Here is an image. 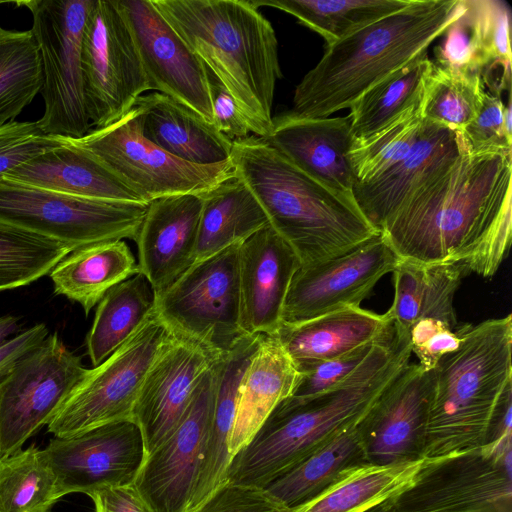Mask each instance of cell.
<instances>
[{
    "label": "cell",
    "instance_id": "cell-1",
    "mask_svg": "<svg viewBox=\"0 0 512 512\" xmlns=\"http://www.w3.org/2000/svg\"><path fill=\"white\" fill-rule=\"evenodd\" d=\"M511 177L512 151L462 148L405 200L380 233L399 259L460 263L469 273L492 277L511 244Z\"/></svg>",
    "mask_w": 512,
    "mask_h": 512
},
{
    "label": "cell",
    "instance_id": "cell-2",
    "mask_svg": "<svg viewBox=\"0 0 512 512\" xmlns=\"http://www.w3.org/2000/svg\"><path fill=\"white\" fill-rule=\"evenodd\" d=\"M411 354L408 334L393 328L339 385L301 403L282 401L255 437L234 455L227 480L265 488L289 472L359 424L409 364Z\"/></svg>",
    "mask_w": 512,
    "mask_h": 512
},
{
    "label": "cell",
    "instance_id": "cell-3",
    "mask_svg": "<svg viewBox=\"0 0 512 512\" xmlns=\"http://www.w3.org/2000/svg\"><path fill=\"white\" fill-rule=\"evenodd\" d=\"M231 161L301 266L342 255L380 233L353 195L310 176L261 137L234 140Z\"/></svg>",
    "mask_w": 512,
    "mask_h": 512
},
{
    "label": "cell",
    "instance_id": "cell-4",
    "mask_svg": "<svg viewBox=\"0 0 512 512\" xmlns=\"http://www.w3.org/2000/svg\"><path fill=\"white\" fill-rule=\"evenodd\" d=\"M465 11L464 0H413L326 46L296 86L290 114L324 118L350 108L392 74L427 57L430 45Z\"/></svg>",
    "mask_w": 512,
    "mask_h": 512
},
{
    "label": "cell",
    "instance_id": "cell-5",
    "mask_svg": "<svg viewBox=\"0 0 512 512\" xmlns=\"http://www.w3.org/2000/svg\"><path fill=\"white\" fill-rule=\"evenodd\" d=\"M208 70L226 87L250 131L266 138L282 77L271 23L250 0H153Z\"/></svg>",
    "mask_w": 512,
    "mask_h": 512
},
{
    "label": "cell",
    "instance_id": "cell-6",
    "mask_svg": "<svg viewBox=\"0 0 512 512\" xmlns=\"http://www.w3.org/2000/svg\"><path fill=\"white\" fill-rule=\"evenodd\" d=\"M459 348L436 367L419 457L434 460L476 450L490 437L512 394L511 314L455 330Z\"/></svg>",
    "mask_w": 512,
    "mask_h": 512
},
{
    "label": "cell",
    "instance_id": "cell-7",
    "mask_svg": "<svg viewBox=\"0 0 512 512\" xmlns=\"http://www.w3.org/2000/svg\"><path fill=\"white\" fill-rule=\"evenodd\" d=\"M239 245L194 263L155 297L168 333L214 360L247 335L240 325Z\"/></svg>",
    "mask_w": 512,
    "mask_h": 512
},
{
    "label": "cell",
    "instance_id": "cell-8",
    "mask_svg": "<svg viewBox=\"0 0 512 512\" xmlns=\"http://www.w3.org/2000/svg\"><path fill=\"white\" fill-rule=\"evenodd\" d=\"M95 0H30L31 32L38 45L45 110L37 121L44 133L81 138L91 126L85 105L82 42Z\"/></svg>",
    "mask_w": 512,
    "mask_h": 512
},
{
    "label": "cell",
    "instance_id": "cell-9",
    "mask_svg": "<svg viewBox=\"0 0 512 512\" xmlns=\"http://www.w3.org/2000/svg\"><path fill=\"white\" fill-rule=\"evenodd\" d=\"M147 203L89 199L0 180V223L73 250L137 237Z\"/></svg>",
    "mask_w": 512,
    "mask_h": 512
},
{
    "label": "cell",
    "instance_id": "cell-10",
    "mask_svg": "<svg viewBox=\"0 0 512 512\" xmlns=\"http://www.w3.org/2000/svg\"><path fill=\"white\" fill-rule=\"evenodd\" d=\"M68 139L96 156L145 203L179 194L204 196L234 175L231 159L197 165L151 143L141 132L136 106L103 128Z\"/></svg>",
    "mask_w": 512,
    "mask_h": 512
},
{
    "label": "cell",
    "instance_id": "cell-11",
    "mask_svg": "<svg viewBox=\"0 0 512 512\" xmlns=\"http://www.w3.org/2000/svg\"><path fill=\"white\" fill-rule=\"evenodd\" d=\"M168 331L155 308L101 364L88 369L48 424L55 437L132 419L145 374Z\"/></svg>",
    "mask_w": 512,
    "mask_h": 512
},
{
    "label": "cell",
    "instance_id": "cell-12",
    "mask_svg": "<svg viewBox=\"0 0 512 512\" xmlns=\"http://www.w3.org/2000/svg\"><path fill=\"white\" fill-rule=\"evenodd\" d=\"M87 370L54 332L0 377V459L51 422Z\"/></svg>",
    "mask_w": 512,
    "mask_h": 512
},
{
    "label": "cell",
    "instance_id": "cell-13",
    "mask_svg": "<svg viewBox=\"0 0 512 512\" xmlns=\"http://www.w3.org/2000/svg\"><path fill=\"white\" fill-rule=\"evenodd\" d=\"M81 63L86 111L95 129L120 119L151 90L118 0H95L84 30Z\"/></svg>",
    "mask_w": 512,
    "mask_h": 512
},
{
    "label": "cell",
    "instance_id": "cell-14",
    "mask_svg": "<svg viewBox=\"0 0 512 512\" xmlns=\"http://www.w3.org/2000/svg\"><path fill=\"white\" fill-rule=\"evenodd\" d=\"M380 505L387 512H512V456L479 448L425 459L415 481Z\"/></svg>",
    "mask_w": 512,
    "mask_h": 512
},
{
    "label": "cell",
    "instance_id": "cell-15",
    "mask_svg": "<svg viewBox=\"0 0 512 512\" xmlns=\"http://www.w3.org/2000/svg\"><path fill=\"white\" fill-rule=\"evenodd\" d=\"M62 498L110 486L134 484L147 457L144 438L133 419L83 433L52 438L43 449Z\"/></svg>",
    "mask_w": 512,
    "mask_h": 512
},
{
    "label": "cell",
    "instance_id": "cell-16",
    "mask_svg": "<svg viewBox=\"0 0 512 512\" xmlns=\"http://www.w3.org/2000/svg\"><path fill=\"white\" fill-rule=\"evenodd\" d=\"M398 261L379 233L342 255L301 266L292 278L282 323H299L360 306L379 280L393 272Z\"/></svg>",
    "mask_w": 512,
    "mask_h": 512
},
{
    "label": "cell",
    "instance_id": "cell-17",
    "mask_svg": "<svg viewBox=\"0 0 512 512\" xmlns=\"http://www.w3.org/2000/svg\"><path fill=\"white\" fill-rule=\"evenodd\" d=\"M150 89L171 97L213 124L208 70L153 0H118Z\"/></svg>",
    "mask_w": 512,
    "mask_h": 512
},
{
    "label": "cell",
    "instance_id": "cell-18",
    "mask_svg": "<svg viewBox=\"0 0 512 512\" xmlns=\"http://www.w3.org/2000/svg\"><path fill=\"white\" fill-rule=\"evenodd\" d=\"M215 381L211 365L176 428L147 455L136 477L135 487L155 512H188L212 417Z\"/></svg>",
    "mask_w": 512,
    "mask_h": 512
},
{
    "label": "cell",
    "instance_id": "cell-19",
    "mask_svg": "<svg viewBox=\"0 0 512 512\" xmlns=\"http://www.w3.org/2000/svg\"><path fill=\"white\" fill-rule=\"evenodd\" d=\"M214 361L203 350L170 333L164 338L145 374L132 412L147 455L176 428Z\"/></svg>",
    "mask_w": 512,
    "mask_h": 512
},
{
    "label": "cell",
    "instance_id": "cell-20",
    "mask_svg": "<svg viewBox=\"0 0 512 512\" xmlns=\"http://www.w3.org/2000/svg\"><path fill=\"white\" fill-rule=\"evenodd\" d=\"M435 385V371L408 364L359 423L368 462L420 458L419 449Z\"/></svg>",
    "mask_w": 512,
    "mask_h": 512
},
{
    "label": "cell",
    "instance_id": "cell-21",
    "mask_svg": "<svg viewBox=\"0 0 512 512\" xmlns=\"http://www.w3.org/2000/svg\"><path fill=\"white\" fill-rule=\"evenodd\" d=\"M465 11L444 32L435 64L479 75L488 92L511 84L509 6L499 0H464Z\"/></svg>",
    "mask_w": 512,
    "mask_h": 512
},
{
    "label": "cell",
    "instance_id": "cell-22",
    "mask_svg": "<svg viewBox=\"0 0 512 512\" xmlns=\"http://www.w3.org/2000/svg\"><path fill=\"white\" fill-rule=\"evenodd\" d=\"M300 267L294 250L270 224L240 243V325L245 334H276L292 278Z\"/></svg>",
    "mask_w": 512,
    "mask_h": 512
},
{
    "label": "cell",
    "instance_id": "cell-23",
    "mask_svg": "<svg viewBox=\"0 0 512 512\" xmlns=\"http://www.w3.org/2000/svg\"><path fill=\"white\" fill-rule=\"evenodd\" d=\"M203 196L179 194L148 203L135 243L138 269L155 297L194 263Z\"/></svg>",
    "mask_w": 512,
    "mask_h": 512
},
{
    "label": "cell",
    "instance_id": "cell-24",
    "mask_svg": "<svg viewBox=\"0 0 512 512\" xmlns=\"http://www.w3.org/2000/svg\"><path fill=\"white\" fill-rule=\"evenodd\" d=\"M458 132L423 119L410 150L376 178L353 189V197L369 222L381 230L384 223L424 182L461 153Z\"/></svg>",
    "mask_w": 512,
    "mask_h": 512
},
{
    "label": "cell",
    "instance_id": "cell-25",
    "mask_svg": "<svg viewBox=\"0 0 512 512\" xmlns=\"http://www.w3.org/2000/svg\"><path fill=\"white\" fill-rule=\"evenodd\" d=\"M272 120L263 139L310 176L353 195L355 177L347 153L354 139L348 115L301 118L286 112Z\"/></svg>",
    "mask_w": 512,
    "mask_h": 512
},
{
    "label": "cell",
    "instance_id": "cell-26",
    "mask_svg": "<svg viewBox=\"0 0 512 512\" xmlns=\"http://www.w3.org/2000/svg\"><path fill=\"white\" fill-rule=\"evenodd\" d=\"M392 328L393 323L385 314L358 306L299 323H281L273 336L301 374L324 361L376 342Z\"/></svg>",
    "mask_w": 512,
    "mask_h": 512
},
{
    "label": "cell",
    "instance_id": "cell-27",
    "mask_svg": "<svg viewBox=\"0 0 512 512\" xmlns=\"http://www.w3.org/2000/svg\"><path fill=\"white\" fill-rule=\"evenodd\" d=\"M259 341L260 335H246L212 364L216 379L214 405L188 512L202 506L227 481L238 386Z\"/></svg>",
    "mask_w": 512,
    "mask_h": 512
},
{
    "label": "cell",
    "instance_id": "cell-28",
    "mask_svg": "<svg viewBox=\"0 0 512 512\" xmlns=\"http://www.w3.org/2000/svg\"><path fill=\"white\" fill-rule=\"evenodd\" d=\"M60 139V146L30 159L4 178L76 197L145 203L96 156L68 138Z\"/></svg>",
    "mask_w": 512,
    "mask_h": 512
},
{
    "label": "cell",
    "instance_id": "cell-29",
    "mask_svg": "<svg viewBox=\"0 0 512 512\" xmlns=\"http://www.w3.org/2000/svg\"><path fill=\"white\" fill-rule=\"evenodd\" d=\"M299 375L278 340L261 334L238 386L229 439L231 458L255 437L276 407L291 396Z\"/></svg>",
    "mask_w": 512,
    "mask_h": 512
},
{
    "label": "cell",
    "instance_id": "cell-30",
    "mask_svg": "<svg viewBox=\"0 0 512 512\" xmlns=\"http://www.w3.org/2000/svg\"><path fill=\"white\" fill-rule=\"evenodd\" d=\"M134 106L143 136L170 155L197 165L231 159L233 141L171 97L154 91L142 95Z\"/></svg>",
    "mask_w": 512,
    "mask_h": 512
},
{
    "label": "cell",
    "instance_id": "cell-31",
    "mask_svg": "<svg viewBox=\"0 0 512 512\" xmlns=\"http://www.w3.org/2000/svg\"><path fill=\"white\" fill-rule=\"evenodd\" d=\"M394 275V300L385 313L393 325L408 333L418 320L432 318L456 330L454 296L464 275L460 263L421 264L399 259Z\"/></svg>",
    "mask_w": 512,
    "mask_h": 512
},
{
    "label": "cell",
    "instance_id": "cell-32",
    "mask_svg": "<svg viewBox=\"0 0 512 512\" xmlns=\"http://www.w3.org/2000/svg\"><path fill=\"white\" fill-rule=\"evenodd\" d=\"M424 463L417 458L350 465L316 496L287 512H367L406 490Z\"/></svg>",
    "mask_w": 512,
    "mask_h": 512
},
{
    "label": "cell",
    "instance_id": "cell-33",
    "mask_svg": "<svg viewBox=\"0 0 512 512\" xmlns=\"http://www.w3.org/2000/svg\"><path fill=\"white\" fill-rule=\"evenodd\" d=\"M138 273L130 247L117 240L74 249L49 275L55 294L79 303L88 315L111 288Z\"/></svg>",
    "mask_w": 512,
    "mask_h": 512
},
{
    "label": "cell",
    "instance_id": "cell-34",
    "mask_svg": "<svg viewBox=\"0 0 512 512\" xmlns=\"http://www.w3.org/2000/svg\"><path fill=\"white\" fill-rule=\"evenodd\" d=\"M268 224L256 197L234 174L203 196L194 263L242 243Z\"/></svg>",
    "mask_w": 512,
    "mask_h": 512
},
{
    "label": "cell",
    "instance_id": "cell-35",
    "mask_svg": "<svg viewBox=\"0 0 512 512\" xmlns=\"http://www.w3.org/2000/svg\"><path fill=\"white\" fill-rule=\"evenodd\" d=\"M155 295L147 278L138 273L111 288L98 303L86 337L93 366L101 364L137 329L153 310Z\"/></svg>",
    "mask_w": 512,
    "mask_h": 512
},
{
    "label": "cell",
    "instance_id": "cell-36",
    "mask_svg": "<svg viewBox=\"0 0 512 512\" xmlns=\"http://www.w3.org/2000/svg\"><path fill=\"white\" fill-rule=\"evenodd\" d=\"M358 425L340 433L265 489L289 510L316 496L346 467L368 462Z\"/></svg>",
    "mask_w": 512,
    "mask_h": 512
},
{
    "label": "cell",
    "instance_id": "cell-37",
    "mask_svg": "<svg viewBox=\"0 0 512 512\" xmlns=\"http://www.w3.org/2000/svg\"><path fill=\"white\" fill-rule=\"evenodd\" d=\"M413 0H250L294 16L331 45L362 27L409 6Z\"/></svg>",
    "mask_w": 512,
    "mask_h": 512
},
{
    "label": "cell",
    "instance_id": "cell-38",
    "mask_svg": "<svg viewBox=\"0 0 512 512\" xmlns=\"http://www.w3.org/2000/svg\"><path fill=\"white\" fill-rule=\"evenodd\" d=\"M432 66L427 56L387 77L354 102L348 114L354 141L371 136L421 103Z\"/></svg>",
    "mask_w": 512,
    "mask_h": 512
},
{
    "label": "cell",
    "instance_id": "cell-39",
    "mask_svg": "<svg viewBox=\"0 0 512 512\" xmlns=\"http://www.w3.org/2000/svg\"><path fill=\"white\" fill-rule=\"evenodd\" d=\"M60 498L53 471L35 444L0 459V512H51Z\"/></svg>",
    "mask_w": 512,
    "mask_h": 512
},
{
    "label": "cell",
    "instance_id": "cell-40",
    "mask_svg": "<svg viewBox=\"0 0 512 512\" xmlns=\"http://www.w3.org/2000/svg\"><path fill=\"white\" fill-rule=\"evenodd\" d=\"M38 45L31 30L0 26V123L11 121L43 87Z\"/></svg>",
    "mask_w": 512,
    "mask_h": 512
},
{
    "label": "cell",
    "instance_id": "cell-41",
    "mask_svg": "<svg viewBox=\"0 0 512 512\" xmlns=\"http://www.w3.org/2000/svg\"><path fill=\"white\" fill-rule=\"evenodd\" d=\"M486 91L479 75L433 62L420 105L422 118L461 132L476 116Z\"/></svg>",
    "mask_w": 512,
    "mask_h": 512
},
{
    "label": "cell",
    "instance_id": "cell-42",
    "mask_svg": "<svg viewBox=\"0 0 512 512\" xmlns=\"http://www.w3.org/2000/svg\"><path fill=\"white\" fill-rule=\"evenodd\" d=\"M71 251L61 242L0 223V291L36 281Z\"/></svg>",
    "mask_w": 512,
    "mask_h": 512
},
{
    "label": "cell",
    "instance_id": "cell-43",
    "mask_svg": "<svg viewBox=\"0 0 512 512\" xmlns=\"http://www.w3.org/2000/svg\"><path fill=\"white\" fill-rule=\"evenodd\" d=\"M420 105L412 106L371 136L353 141L347 158L355 185L376 178L410 150L423 123Z\"/></svg>",
    "mask_w": 512,
    "mask_h": 512
},
{
    "label": "cell",
    "instance_id": "cell-44",
    "mask_svg": "<svg viewBox=\"0 0 512 512\" xmlns=\"http://www.w3.org/2000/svg\"><path fill=\"white\" fill-rule=\"evenodd\" d=\"M458 134L462 148L472 153L512 151L510 103L486 91L476 116Z\"/></svg>",
    "mask_w": 512,
    "mask_h": 512
},
{
    "label": "cell",
    "instance_id": "cell-45",
    "mask_svg": "<svg viewBox=\"0 0 512 512\" xmlns=\"http://www.w3.org/2000/svg\"><path fill=\"white\" fill-rule=\"evenodd\" d=\"M61 144L59 136L44 133L37 121L0 123V180L18 166Z\"/></svg>",
    "mask_w": 512,
    "mask_h": 512
},
{
    "label": "cell",
    "instance_id": "cell-46",
    "mask_svg": "<svg viewBox=\"0 0 512 512\" xmlns=\"http://www.w3.org/2000/svg\"><path fill=\"white\" fill-rule=\"evenodd\" d=\"M374 343L324 361L301 373L293 393L285 400L290 403H301L339 385L363 363Z\"/></svg>",
    "mask_w": 512,
    "mask_h": 512
},
{
    "label": "cell",
    "instance_id": "cell-47",
    "mask_svg": "<svg viewBox=\"0 0 512 512\" xmlns=\"http://www.w3.org/2000/svg\"><path fill=\"white\" fill-rule=\"evenodd\" d=\"M408 335L412 353L426 370H433L444 355L457 350L461 344V338L455 330L432 318L416 321Z\"/></svg>",
    "mask_w": 512,
    "mask_h": 512
},
{
    "label": "cell",
    "instance_id": "cell-48",
    "mask_svg": "<svg viewBox=\"0 0 512 512\" xmlns=\"http://www.w3.org/2000/svg\"><path fill=\"white\" fill-rule=\"evenodd\" d=\"M265 488L226 481L194 512H287Z\"/></svg>",
    "mask_w": 512,
    "mask_h": 512
},
{
    "label": "cell",
    "instance_id": "cell-49",
    "mask_svg": "<svg viewBox=\"0 0 512 512\" xmlns=\"http://www.w3.org/2000/svg\"><path fill=\"white\" fill-rule=\"evenodd\" d=\"M208 79L213 125L232 141L247 138L251 131L234 98L209 70Z\"/></svg>",
    "mask_w": 512,
    "mask_h": 512
},
{
    "label": "cell",
    "instance_id": "cell-50",
    "mask_svg": "<svg viewBox=\"0 0 512 512\" xmlns=\"http://www.w3.org/2000/svg\"><path fill=\"white\" fill-rule=\"evenodd\" d=\"M89 497L95 512H155L134 484L104 487Z\"/></svg>",
    "mask_w": 512,
    "mask_h": 512
},
{
    "label": "cell",
    "instance_id": "cell-51",
    "mask_svg": "<svg viewBox=\"0 0 512 512\" xmlns=\"http://www.w3.org/2000/svg\"><path fill=\"white\" fill-rule=\"evenodd\" d=\"M49 335L44 323L35 324L0 345V377L25 354L41 344Z\"/></svg>",
    "mask_w": 512,
    "mask_h": 512
},
{
    "label": "cell",
    "instance_id": "cell-52",
    "mask_svg": "<svg viewBox=\"0 0 512 512\" xmlns=\"http://www.w3.org/2000/svg\"><path fill=\"white\" fill-rule=\"evenodd\" d=\"M18 319L12 315L0 316V345L18 330Z\"/></svg>",
    "mask_w": 512,
    "mask_h": 512
},
{
    "label": "cell",
    "instance_id": "cell-53",
    "mask_svg": "<svg viewBox=\"0 0 512 512\" xmlns=\"http://www.w3.org/2000/svg\"><path fill=\"white\" fill-rule=\"evenodd\" d=\"M367 512H387V511H385V510L381 507V505H378V506H376V507H374V508L370 509V510H369V511H367Z\"/></svg>",
    "mask_w": 512,
    "mask_h": 512
},
{
    "label": "cell",
    "instance_id": "cell-54",
    "mask_svg": "<svg viewBox=\"0 0 512 512\" xmlns=\"http://www.w3.org/2000/svg\"><path fill=\"white\" fill-rule=\"evenodd\" d=\"M3 3L2 1H0V4Z\"/></svg>",
    "mask_w": 512,
    "mask_h": 512
}]
</instances>
